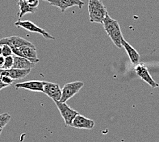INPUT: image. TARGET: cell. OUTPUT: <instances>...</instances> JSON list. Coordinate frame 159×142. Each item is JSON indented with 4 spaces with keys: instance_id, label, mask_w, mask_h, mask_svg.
Wrapping results in <instances>:
<instances>
[{
    "instance_id": "cell-1",
    "label": "cell",
    "mask_w": 159,
    "mask_h": 142,
    "mask_svg": "<svg viewBox=\"0 0 159 142\" xmlns=\"http://www.w3.org/2000/svg\"><path fill=\"white\" fill-rule=\"evenodd\" d=\"M102 24L104 25V30L107 33L108 36L112 40L115 46H117L118 48H121L122 47L121 41L124 39V37L118 21L112 19L108 15L106 16Z\"/></svg>"
},
{
    "instance_id": "cell-2",
    "label": "cell",
    "mask_w": 159,
    "mask_h": 142,
    "mask_svg": "<svg viewBox=\"0 0 159 142\" xmlns=\"http://www.w3.org/2000/svg\"><path fill=\"white\" fill-rule=\"evenodd\" d=\"M88 11L89 20L91 23L102 24L108 15L107 7L102 0H89Z\"/></svg>"
},
{
    "instance_id": "cell-3",
    "label": "cell",
    "mask_w": 159,
    "mask_h": 142,
    "mask_svg": "<svg viewBox=\"0 0 159 142\" xmlns=\"http://www.w3.org/2000/svg\"><path fill=\"white\" fill-rule=\"evenodd\" d=\"M83 86L84 83L82 81H74L65 84L62 89V97L59 101L67 103L68 100L77 94Z\"/></svg>"
},
{
    "instance_id": "cell-4",
    "label": "cell",
    "mask_w": 159,
    "mask_h": 142,
    "mask_svg": "<svg viewBox=\"0 0 159 142\" xmlns=\"http://www.w3.org/2000/svg\"><path fill=\"white\" fill-rule=\"evenodd\" d=\"M54 103L57 107L61 116L63 118L65 126L71 127L74 119L76 115L79 114L78 112L73 110L66 103H62L61 101H54Z\"/></svg>"
},
{
    "instance_id": "cell-5",
    "label": "cell",
    "mask_w": 159,
    "mask_h": 142,
    "mask_svg": "<svg viewBox=\"0 0 159 142\" xmlns=\"http://www.w3.org/2000/svg\"><path fill=\"white\" fill-rule=\"evenodd\" d=\"M13 54L29 59L33 63L36 64L39 62L36 47L33 46H22L21 47L12 49Z\"/></svg>"
},
{
    "instance_id": "cell-6",
    "label": "cell",
    "mask_w": 159,
    "mask_h": 142,
    "mask_svg": "<svg viewBox=\"0 0 159 142\" xmlns=\"http://www.w3.org/2000/svg\"><path fill=\"white\" fill-rule=\"evenodd\" d=\"M15 25L16 26V27L24 28L25 30H27L30 32L36 33V34H41L46 39L55 40V38L54 36L49 34L48 32L45 30V29L39 28V26L35 25L34 23L30 21H21V20H19V21L15 23Z\"/></svg>"
},
{
    "instance_id": "cell-7",
    "label": "cell",
    "mask_w": 159,
    "mask_h": 142,
    "mask_svg": "<svg viewBox=\"0 0 159 142\" xmlns=\"http://www.w3.org/2000/svg\"><path fill=\"white\" fill-rule=\"evenodd\" d=\"M48 2L49 4L60 9L62 12H64L69 8L78 6L81 9L84 5V2L82 0H43Z\"/></svg>"
},
{
    "instance_id": "cell-8",
    "label": "cell",
    "mask_w": 159,
    "mask_h": 142,
    "mask_svg": "<svg viewBox=\"0 0 159 142\" xmlns=\"http://www.w3.org/2000/svg\"><path fill=\"white\" fill-rule=\"evenodd\" d=\"M8 45L12 49L21 47L22 46H33L32 42L18 36H12L0 40V45Z\"/></svg>"
},
{
    "instance_id": "cell-9",
    "label": "cell",
    "mask_w": 159,
    "mask_h": 142,
    "mask_svg": "<svg viewBox=\"0 0 159 142\" xmlns=\"http://www.w3.org/2000/svg\"><path fill=\"white\" fill-rule=\"evenodd\" d=\"M135 72L139 78L144 81L148 85H150L152 88H156L159 86V84L157 82H156L152 79V76L148 71V68L144 64H139L136 65Z\"/></svg>"
},
{
    "instance_id": "cell-10",
    "label": "cell",
    "mask_w": 159,
    "mask_h": 142,
    "mask_svg": "<svg viewBox=\"0 0 159 142\" xmlns=\"http://www.w3.org/2000/svg\"><path fill=\"white\" fill-rule=\"evenodd\" d=\"M43 93L54 101H59L62 97V90L58 84L44 81Z\"/></svg>"
},
{
    "instance_id": "cell-11",
    "label": "cell",
    "mask_w": 159,
    "mask_h": 142,
    "mask_svg": "<svg viewBox=\"0 0 159 142\" xmlns=\"http://www.w3.org/2000/svg\"><path fill=\"white\" fill-rule=\"evenodd\" d=\"M95 121L84 117V115L78 114L75 116L72 122L71 127L78 128V129H88L91 130L95 127Z\"/></svg>"
},
{
    "instance_id": "cell-12",
    "label": "cell",
    "mask_w": 159,
    "mask_h": 142,
    "mask_svg": "<svg viewBox=\"0 0 159 142\" xmlns=\"http://www.w3.org/2000/svg\"><path fill=\"white\" fill-rule=\"evenodd\" d=\"M16 90L18 89H25V90H30L32 92H43L44 88V81H28L19 83L15 85Z\"/></svg>"
},
{
    "instance_id": "cell-13",
    "label": "cell",
    "mask_w": 159,
    "mask_h": 142,
    "mask_svg": "<svg viewBox=\"0 0 159 142\" xmlns=\"http://www.w3.org/2000/svg\"><path fill=\"white\" fill-rule=\"evenodd\" d=\"M31 70H21V69L11 68V69H4L0 68V75H6L12 78L13 80H19V79L25 78L28 75Z\"/></svg>"
},
{
    "instance_id": "cell-14",
    "label": "cell",
    "mask_w": 159,
    "mask_h": 142,
    "mask_svg": "<svg viewBox=\"0 0 159 142\" xmlns=\"http://www.w3.org/2000/svg\"><path fill=\"white\" fill-rule=\"evenodd\" d=\"M13 57H14V64H13L12 68L21 69V70L30 69V70H32L34 67L35 64L30 62L28 59L15 55H13Z\"/></svg>"
},
{
    "instance_id": "cell-15",
    "label": "cell",
    "mask_w": 159,
    "mask_h": 142,
    "mask_svg": "<svg viewBox=\"0 0 159 142\" xmlns=\"http://www.w3.org/2000/svg\"><path fill=\"white\" fill-rule=\"evenodd\" d=\"M121 45L125 49V51L127 52L132 64H133L135 66L139 64V62H140V55L139 54V53L124 39L122 40Z\"/></svg>"
},
{
    "instance_id": "cell-16",
    "label": "cell",
    "mask_w": 159,
    "mask_h": 142,
    "mask_svg": "<svg viewBox=\"0 0 159 142\" xmlns=\"http://www.w3.org/2000/svg\"><path fill=\"white\" fill-rule=\"evenodd\" d=\"M17 5L19 7V13L18 14L19 18L21 19L22 16L28 13H34L38 11L37 8H33L30 7L25 0H19Z\"/></svg>"
},
{
    "instance_id": "cell-17",
    "label": "cell",
    "mask_w": 159,
    "mask_h": 142,
    "mask_svg": "<svg viewBox=\"0 0 159 142\" xmlns=\"http://www.w3.org/2000/svg\"><path fill=\"white\" fill-rule=\"evenodd\" d=\"M11 119V115L8 113H4L0 114V131H2Z\"/></svg>"
},
{
    "instance_id": "cell-18",
    "label": "cell",
    "mask_w": 159,
    "mask_h": 142,
    "mask_svg": "<svg viewBox=\"0 0 159 142\" xmlns=\"http://www.w3.org/2000/svg\"><path fill=\"white\" fill-rule=\"evenodd\" d=\"M13 64H14V57H13V55L8 56V57H6L4 67H3L2 68H4V69L12 68Z\"/></svg>"
},
{
    "instance_id": "cell-19",
    "label": "cell",
    "mask_w": 159,
    "mask_h": 142,
    "mask_svg": "<svg viewBox=\"0 0 159 142\" xmlns=\"http://www.w3.org/2000/svg\"><path fill=\"white\" fill-rule=\"evenodd\" d=\"M2 55L4 56V58L14 55L13 54L12 49L8 45H2Z\"/></svg>"
},
{
    "instance_id": "cell-20",
    "label": "cell",
    "mask_w": 159,
    "mask_h": 142,
    "mask_svg": "<svg viewBox=\"0 0 159 142\" xmlns=\"http://www.w3.org/2000/svg\"><path fill=\"white\" fill-rule=\"evenodd\" d=\"M0 77H1V79L3 83L8 85V86L9 85H12L13 84V82H14V80H13L12 78L8 77V76L0 75Z\"/></svg>"
},
{
    "instance_id": "cell-21",
    "label": "cell",
    "mask_w": 159,
    "mask_h": 142,
    "mask_svg": "<svg viewBox=\"0 0 159 142\" xmlns=\"http://www.w3.org/2000/svg\"><path fill=\"white\" fill-rule=\"evenodd\" d=\"M28 4L33 8H37L39 4V0H25Z\"/></svg>"
},
{
    "instance_id": "cell-22",
    "label": "cell",
    "mask_w": 159,
    "mask_h": 142,
    "mask_svg": "<svg viewBox=\"0 0 159 142\" xmlns=\"http://www.w3.org/2000/svg\"><path fill=\"white\" fill-rule=\"evenodd\" d=\"M4 62H5V58L3 55H1L0 56V68H2L3 67H4Z\"/></svg>"
},
{
    "instance_id": "cell-23",
    "label": "cell",
    "mask_w": 159,
    "mask_h": 142,
    "mask_svg": "<svg viewBox=\"0 0 159 142\" xmlns=\"http://www.w3.org/2000/svg\"><path fill=\"white\" fill-rule=\"evenodd\" d=\"M8 85L3 83L2 79H1V77H0V90H2V89H4V88L8 87Z\"/></svg>"
},
{
    "instance_id": "cell-24",
    "label": "cell",
    "mask_w": 159,
    "mask_h": 142,
    "mask_svg": "<svg viewBox=\"0 0 159 142\" xmlns=\"http://www.w3.org/2000/svg\"><path fill=\"white\" fill-rule=\"evenodd\" d=\"M2 55V47L0 45V56Z\"/></svg>"
},
{
    "instance_id": "cell-25",
    "label": "cell",
    "mask_w": 159,
    "mask_h": 142,
    "mask_svg": "<svg viewBox=\"0 0 159 142\" xmlns=\"http://www.w3.org/2000/svg\"><path fill=\"white\" fill-rule=\"evenodd\" d=\"M2 130H1V131H0V135H1V134H2Z\"/></svg>"
}]
</instances>
